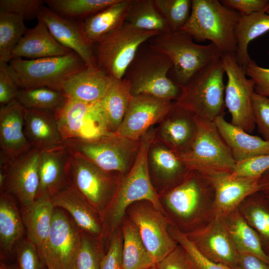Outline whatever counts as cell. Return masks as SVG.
<instances>
[{"label": "cell", "instance_id": "36", "mask_svg": "<svg viewBox=\"0 0 269 269\" xmlns=\"http://www.w3.org/2000/svg\"><path fill=\"white\" fill-rule=\"evenodd\" d=\"M132 98L129 81L125 78L122 79H114L100 101L111 133H116L119 129Z\"/></svg>", "mask_w": 269, "mask_h": 269}, {"label": "cell", "instance_id": "27", "mask_svg": "<svg viewBox=\"0 0 269 269\" xmlns=\"http://www.w3.org/2000/svg\"><path fill=\"white\" fill-rule=\"evenodd\" d=\"M37 19L38 22L35 26L28 29L13 49L11 59L22 58L33 60L64 56L74 52L60 44L41 19L38 16Z\"/></svg>", "mask_w": 269, "mask_h": 269}, {"label": "cell", "instance_id": "51", "mask_svg": "<svg viewBox=\"0 0 269 269\" xmlns=\"http://www.w3.org/2000/svg\"><path fill=\"white\" fill-rule=\"evenodd\" d=\"M19 88L8 63H0V105H6L16 99Z\"/></svg>", "mask_w": 269, "mask_h": 269}, {"label": "cell", "instance_id": "58", "mask_svg": "<svg viewBox=\"0 0 269 269\" xmlns=\"http://www.w3.org/2000/svg\"><path fill=\"white\" fill-rule=\"evenodd\" d=\"M156 266H155V267H152V268H150V269H156Z\"/></svg>", "mask_w": 269, "mask_h": 269}, {"label": "cell", "instance_id": "41", "mask_svg": "<svg viewBox=\"0 0 269 269\" xmlns=\"http://www.w3.org/2000/svg\"><path fill=\"white\" fill-rule=\"evenodd\" d=\"M24 20L15 14L0 12V63L9 62L13 49L28 30Z\"/></svg>", "mask_w": 269, "mask_h": 269}, {"label": "cell", "instance_id": "39", "mask_svg": "<svg viewBox=\"0 0 269 269\" xmlns=\"http://www.w3.org/2000/svg\"><path fill=\"white\" fill-rule=\"evenodd\" d=\"M119 0H45L44 4L59 16L80 22Z\"/></svg>", "mask_w": 269, "mask_h": 269}, {"label": "cell", "instance_id": "2", "mask_svg": "<svg viewBox=\"0 0 269 269\" xmlns=\"http://www.w3.org/2000/svg\"><path fill=\"white\" fill-rule=\"evenodd\" d=\"M154 136V132L149 130L141 137L135 161L130 170L121 176L116 193L102 219V239L106 247L113 233L121 227L127 208L133 203L149 201L164 214L147 167V149Z\"/></svg>", "mask_w": 269, "mask_h": 269}, {"label": "cell", "instance_id": "13", "mask_svg": "<svg viewBox=\"0 0 269 269\" xmlns=\"http://www.w3.org/2000/svg\"><path fill=\"white\" fill-rule=\"evenodd\" d=\"M221 58L227 77L224 100L231 117V123L251 134L256 127L252 107L255 82L247 78L235 54H222Z\"/></svg>", "mask_w": 269, "mask_h": 269}, {"label": "cell", "instance_id": "55", "mask_svg": "<svg viewBox=\"0 0 269 269\" xmlns=\"http://www.w3.org/2000/svg\"><path fill=\"white\" fill-rule=\"evenodd\" d=\"M259 183L260 186V192L269 203V169L261 176Z\"/></svg>", "mask_w": 269, "mask_h": 269}, {"label": "cell", "instance_id": "49", "mask_svg": "<svg viewBox=\"0 0 269 269\" xmlns=\"http://www.w3.org/2000/svg\"><path fill=\"white\" fill-rule=\"evenodd\" d=\"M252 107L258 131L263 138L269 140V97L255 92L252 97Z\"/></svg>", "mask_w": 269, "mask_h": 269}, {"label": "cell", "instance_id": "12", "mask_svg": "<svg viewBox=\"0 0 269 269\" xmlns=\"http://www.w3.org/2000/svg\"><path fill=\"white\" fill-rule=\"evenodd\" d=\"M126 216L137 227L147 251L156 265L178 246L169 234L168 218L151 202L141 200L133 203L127 208Z\"/></svg>", "mask_w": 269, "mask_h": 269}, {"label": "cell", "instance_id": "45", "mask_svg": "<svg viewBox=\"0 0 269 269\" xmlns=\"http://www.w3.org/2000/svg\"><path fill=\"white\" fill-rule=\"evenodd\" d=\"M168 231L171 237L187 251L198 269H237L208 260L198 251L184 233L170 223Z\"/></svg>", "mask_w": 269, "mask_h": 269}, {"label": "cell", "instance_id": "42", "mask_svg": "<svg viewBox=\"0 0 269 269\" xmlns=\"http://www.w3.org/2000/svg\"><path fill=\"white\" fill-rule=\"evenodd\" d=\"M105 247L101 239L82 231L79 251L69 269H100Z\"/></svg>", "mask_w": 269, "mask_h": 269}, {"label": "cell", "instance_id": "1", "mask_svg": "<svg viewBox=\"0 0 269 269\" xmlns=\"http://www.w3.org/2000/svg\"><path fill=\"white\" fill-rule=\"evenodd\" d=\"M214 190L203 173L190 170L176 187L158 195L170 223L186 234L210 222L214 213Z\"/></svg>", "mask_w": 269, "mask_h": 269}, {"label": "cell", "instance_id": "38", "mask_svg": "<svg viewBox=\"0 0 269 269\" xmlns=\"http://www.w3.org/2000/svg\"><path fill=\"white\" fill-rule=\"evenodd\" d=\"M125 22L136 28L165 33L171 31L154 0H131Z\"/></svg>", "mask_w": 269, "mask_h": 269}, {"label": "cell", "instance_id": "30", "mask_svg": "<svg viewBox=\"0 0 269 269\" xmlns=\"http://www.w3.org/2000/svg\"><path fill=\"white\" fill-rule=\"evenodd\" d=\"M24 131L32 147L40 150L63 143L53 112L24 108Z\"/></svg>", "mask_w": 269, "mask_h": 269}, {"label": "cell", "instance_id": "52", "mask_svg": "<svg viewBox=\"0 0 269 269\" xmlns=\"http://www.w3.org/2000/svg\"><path fill=\"white\" fill-rule=\"evenodd\" d=\"M246 74L255 82L256 94L269 97V68L259 66L251 60L245 68Z\"/></svg>", "mask_w": 269, "mask_h": 269}, {"label": "cell", "instance_id": "8", "mask_svg": "<svg viewBox=\"0 0 269 269\" xmlns=\"http://www.w3.org/2000/svg\"><path fill=\"white\" fill-rule=\"evenodd\" d=\"M63 143L72 152L83 156L102 169L121 175L133 167L140 147V140H134L116 133L91 139L67 140Z\"/></svg>", "mask_w": 269, "mask_h": 269}, {"label": "cell", "instance_id": "23", "mask_svg": "<svg viewBox=\"0 0 269 269\" xmlns=\"http://www.w3.org/2000/svg\"><path fill=\"white\" fill-rule=\"evenodd\" d=\"M32 148L24 131V108L15 99L0 108V159L10 162Z\"/></svg>", "mask_w": 269, "mask_h": 269}, {"label": "cell", "instance_id": "10", "mask_svg": "<svg viewBox=\"0 0 269 269\" xmlns=\"http://www.w3.org/2000/svg\"><path fill=\"white\" fill-rule=\"evenodd\" d=\"M197 131L190 149L178 155L190 170L203 174L232 173L235 165L232 153L213 121L196 116Z\"/></svg>", "mask_w": 269, "mask_h": 269}, {"label": "cell", "instance_id": "14", "mask_svg": "<svg viewBox=\"0 0 269 269\" xmlns=\"http://www.w3.org/2000/svg\"><path fill=\"white\" fill-rule=\"evenodd\" d=\"M64 141L91 139L111 133L100 101L87 103L66 98L55 113Z\"/></svg>", "mask_w": 269, "mask_h": 269}, {"label": "cell", "instance_id": "9", "mask_svg": "<svg viewBox=\"0 0 269 269\" xmlns=\"http://www.w3.org/2000/svg\"><path fill=\"white\" fill-rule=\"evenodd\" d=\"M68 174L69 184L84 197L102 221L116 193L122 175L105 171L83 156L72 152Z\"/></svg>", "mask_w": 269, "mask_h": 269}, {"label": "cell", "instance_id": "28", "mask_svg": "<svg viewBox=\"0 0 269 269\" xmlns=\"http://www.w3.org/2000/svg\"><path fill=\"white\" fill-rule=\"evenodd\" d=\"M16 201L9 194H0V260L15 261V249L25 230Z\"/></svg>", "mask_w": 269, "mask_h": 269}, {"label": "cell", "instance_id": "32", "mask_svg": "<svg viewBox=\"0 0 269 269\" xmlns=\"http://www.w3.org/2000/svg\"><path fill=\"white\" fill-rule=\"evenodd\" d=\"M55 207L50 198L36 199L31 204L21 207L26 237L40 252L48 236Z\"/></svg>", "mask_w": 269, "mask_h": 269}, {"label": "cell", "instance_id": "29", "mask_svg": "<svg viewBox=\"0 0 269 269\" xmlns=\"http://www.w3.org/2000/svg\"><path fill=\"white\" fill-rule=\"evenodd\" d=\"M236 162L259 155L269 154V140L253 135L227 122L224 116L214 121Z\"/></svg>", "mask_w": 269, "mask_h": 269}, {"label": "cell", "instance_id": "24", "mask_svg": "<svg viewBox=\"0 0 269 269\" xmlns=\"http://www.w3.org/2000/svg\"><path fill=\"white\" fill-rule=\"evenodd\" d=\"M71 156V152L64 143L40 150L36 199L51 198L69 184L68 169Z\"/></svg>", "mask_w": 269, "mask_h": 269}, {"label": "cell", "instance_id": "26", "mask_svg": "<svg viewBox=\"0 0 269 269\" xmlns=\"http://www.w3.org/2000/svg\"><path fill=\"white\" fill-rule=\"evenodd\" d=\"M114 80L98 68L86 67L65 81L60 91L68 99L97 103L103 98Z\"/></svg>", "mask_w": 269, "mask_h": 269}, {"label": "cell", "instance_id": "18", "mask_svg": "<svg viewBox=\"0 0 269 269\" xmlns=\"http://www.w3.org/2000/svg\"><path fill=\"white\" fill-rule=\"evenodd\" d=\"M173 102L147 94L133 96L116 134L134 140H139L151 127L161 121Z\"/></svg>", "mask_w": 269, "mask_h": 269}, {"label": "cell", "instance_id": "35", "mask_svg": "<svg viewBox=\"0 0 269 269\" xmlns=\"http://www.w3.org/2000/svg\"><path fill=\"white\" fill-rule=\"evenodd\" d=\"M223 218L238 252L252 253L269 264V255L264 250L259 236L238 209L234 210Z\"/></svg>", "mask_w": 269, "mask_h": 269}, {"label": "cell", "instance_id": "21", "mask_svg": "<svg viewBox=\"0 0 269 269\" xmlns=\"http://www.w3.org/2000/svg\"><path fill=\"white\" fill-rule=\"evenodd\" d=\"M214 190L215 217H224L238 209L250 195L260 191L259 179L234 176L231 173L212 172L204 174Z\"/></svg>", "mask_w": 269, "mask_h": 269}, {"label": "cell", "instance_id": "50", "mask_svg": "<svg viewBox=\"0 0 269 269\" xmlns=\"http://www.w3.org/2000/svg\"><path fill=\"white\" fill-rule=\"evenodd\" d=\"M156 267V269H198L187 251L179 244Z\"/></svg>", "mask_w": 269, "mask_h": 269}, {"label": "cell", "instance_id": "34", "mask_svg": "<svg viewBox=\"0 0 269 269\" xmlns=\"http://www.w3.org/2000/svg\"><path fill=\"white\" fill-rule=\"evenodd\" d=\"M269 31V13L264 11L241 15L236 28L238 64L245 69L252 60L248 53L249 44Z\"/></svg>", "mask_w": 269, "mask_h": 269}, {"label": "cell", "instance_id": "47", "mask_svg": "<svg viewBox=\"0 0 269 269\" xmlns=\"http://www.w3.org/2000/svg\"><path fill=\"white\" fill-rule=\"evenodd\" d=\"M44 4L42 0H0V12L13 13L31 20L37 18L39 9Z\"/></svg>", "mask_w": 269, "mask_h": 269}, {"label": "cell", "instance_id": "40", "mask_svg": "<svg viewBox=\"0 0 269 269\" xmlns=\"http://www.w3.org/2000/svg\"><path fill=\"white\" fill-rule=\"evenodd\" d=\"M15 100L24 108L55 113L66 98L60 91L48 87L19 89Z\"/></svg>", "mask_w": 269, "mask_h": 269}, {"label": "cell", "instance_id": "25", "mask_svg": "<svg viewBox=\"0 0 269 269\" xmlns=\"http://www.w3.org/2000/svg\"><path fill=\"white\" fill-rule=\"evenodd\" d=\"M50 199L53 206L66 212L82 232L102 240L100 217L73 186L68 184Z\"/></svg>", "mask_w": 269, "mask_h": 269}, {"label": "cell", "instance_id": "19", "mask_svg": "<svg viewBox=\"0 0 269 269\" xmlns=\"http://www.w3.org/2000/svg\"><path fill=\"white\" fill-rule=\"evenodd\" d=\"M185 235L208 260L237 268L239 252L230 237L223 217H214L205 226Z\"/></svg>", "mask_w": 269, "mask_h": 269}, {"label": "cell", "instance_id": "44", "mask_svg": "<svg viewBox=\"0 0 269 269\" xmlns=\"http://www.w3.org/2000/svg\"><path fill=\"white\" fill-rule=\"evenodd\" d=\"M15 261L18 269H48L37 247L27 237L16 245Z\"/></svg>", "mask_w": 269, "mask_h": 269}, {"label": "cell", "instance_id": "56", "mask_svg": "<svg viewBox=\"0 0 269 269\" xmlns=\"http://www.w3.org/2000/svg\"><path fill=\"white\" fill-rule=\"evenodd\" d=\"M0 269H18L15 261L6 262L0 260Z\"/></svg>", "mask_w": 269, "mask_h": 269}, {"label": "cell", "instance_id": "20", "mask_svg": "<svg viewBox=\"0 0 269 269\" xmlns=\"http://www.w3.org/2000/svg\"><path fill=\"white\" fill-rule=\"evenodd\" d=\"M197 131L195 115L174 101L169 111L156 125L155 137L180 155L190 149Z\"/></svg>", "mask_w": 269, "mask_h": 269}, {"label": "cell", "instance_id": "15", "mask_svg": "<svg viewBox=\"0 0 269 269\" xmlns=\"http://www.w3.org/2000/svg\"><path fill=\"white\" fill-rule=\"evenodd\" d=\"M82 231L63 209L55 207L47 239L40 253L57 269H69L79 251Z\"/></svg>", "mask_w": 269, "mask_h": 269}, {"label": "cell", "instance_id": "54", "mask_svg": "<svg viewBox=\"0 0 269 269\" xmlns=\"http://www.w3.org/2000/svg\"><path fill=\"white\" fill-rule=\"evenodd\" d=\"M237 269H269V264L252 253H239Z\"/></svg>", "mask_w": 269, "mask_h": 269}, {"label": "cell", "instance_id": "31", "mask_svg": "<svg viewBox=\"0 0 269 269\" xmlns=\"http://www.w3.org/2000/svg\"><path fill=\"white\" fill-rule=\"evenodd\" d=\"M131 2V0H119L80 22L84 35L93 46L123 25Z\"/></svg>", "mask_w": 269, "mask_h": 269}, {"label": "cell", "instance_id": "46", "mask_svg": "<svg viewBox=\"0 0 269 269\" xmlns=\"http://www.w3.org/2000/svg\"><path fill=\"white\" fill-rule=\"evenodd\" d=\"M269 169V154L257 155L236 163L234 176L260 179Z\"/></svg>", "mask_w": 269, "mask_h": 269}, {"label": "cell", "instance_id": "33", "mask_svg": "<svg viewBox=\"0 0 269 269\" xmlns=\"http://www.w3.org/2000/svg\"><path fill=\"white\" fill-rule=\"evenodd\" d=\"M121 227L123 235L122 269H149L156 266L134 224L125 216Z\"/></svg>", "mask_w": 269, "mask_h": 269}, {"label": "cell", "instance_id": "7", "mask_svg": "<svg viewBox=\"0 0 269 269\" xmlns=\"http://www.w3.org/2000/svg\"><path fill=\"white\" fill-rule=\"evenodd\" d=\"M225 74L220 58L193 76L182 88L181 94L175 102L195 116L214 122L224 116Z\"/></svg>", "mask_w": 269, "mask_h": 269}, {"label": "cell", "instance_id": "48", "mask_svg": "<svg viewBox=\"0 0 269 269\" xmlns=\"http://www.w3.org/2000/svg\"><path fill=\"white\" fill-rule=\"evenodd\" d=\"M122 247L123 235L120 227L110 239L101 262L100 269H123Z\"/></svg>", "mask_w": 269, "mask_h": 269}, {"label": "cell", "instance_id": "57", "mask_svg": "<svg viewBox=\"0 0 269 269\" xmlns=\"http://www.w3.org/2000/svg\"><path fill=\"white\" fill-rule=\"evenodd\" d=\"M47 265L48 269H57L53 265L48 262H46Z\"/></svg>", "mask_w": 269, "mask_h": 269}, {"label": "cell", "instance_id": "37", "mask_svg": "<svg viewBox=\"0 0 269 269\" xmlns=\"http://www.w3.org/2000/svg\"><path fill=\"white\" fill-rule=\"evenodd\" d=\"M238 210L259 236L263 248L269 255V203L260 192L247 197Z\"/></svg>", "mask_w": 269, "mask_h": 269}, {"label": "cell", "instance_id": "53", "mask_svg": "<svg viewBox=\"0 0 269 269\" xmlns=\"http://www.w3.org/2000/svg\"><path fill=\"white\" fill-rule=\"evenodd\" d=\"M225 6L236 10L241 15L264 11L269 13V0H221Z\"/></svg>", "mask_w": 269, "mask_h": 269}, {"label": "cell", "instance_id": "11", "mask_svg": "<svg viewBox=\"0 0 269 269\" xmlns=\"http://www.w3.org/2000/svg\"><path fill=\"white\" fill-rule=\"evenodd\" d=\"M160 33L139 29L125 22L120 28L94 45L98 68L114 79H123L140 46Z\"/></svg>", "mask_w": 269, "mask_h": 269}, {"label": "cell", "instance_id": "43", "mask_svg": "<svg viewBox=\"0 0 269 269\" xmlns=\"http://www.w3.org/2000/svg\"><path fill=\"white\" fill-rule=\"evenodd\" d=\"M172 31L180 30L190 15L192 0H154Z\"/></svg>", "mask_w": 269, "mask_h": 269}, {"label": "cell", "instance_id": "5", "mask_svg": "<svg viewBox=\"0 0 269 269\" xmlns=\"http://www.w3.org/2000/svg\"><path fill=\"white\" fill-rule=\"evenodd\" d=\"M145 43L139 48L124 77L130 84L132 95L147 94L176 101L182 88L168 76L172 62Z\"/></svg>", "mask_w": 269, "mask_h": 269}, {"label": "cell", "instance_id": "4", "mask_svg": "<svg viewBox=\"0 0 269 269\" xmlns=\"http://www.w3.org/2000/svg\"><path fill=\"white\" fill-rule=\"evenodd\" d=\"M241 15L220 0H192L190 15L180 30L197 41H211L222 54H235L236 28Z\"/></svg>", "mask_w": 269, "mask_h": 269}, {"label": "cell", "instance_id": "3", "mask_svg": "<svg viewBox=\"0 0 269 269\" xmlns=\"http://www.w3.org/2000/svg\"><path fill=\"white\" fill-rule=\"evenodd\" d=\"M147 42L170 59L173 65L171 80L181 88L197 73L219 60L222 54L213 43L198 44L182 30L160 33Z\"/></svg>", "mask_w": 269, "mask_h": 269}, {"label": "cell", "instance_id": "22", "mask_svg": "<svg viewBox=\"0 0 269 269\" xmlns=\"http://www.w3.org/2000/svg\"><path fill=\"white\" fill-rule=\"evenodd\" d=\"M37 16L44 22L54 38L77 54L87 67L98 68L94 46L84 35L80 22L59 16L44 4L40 7Z\"/></svg>", "mask_w": 269, "mask_h": 269}, {"label": "cell", "instance_id": "16", "mask_svg": "<svg viewBox=\"0 0 269 269\" xmlns=\"http://www.w3.org/2000/svg\"><path fill=\"white\" fill-rule=\"evenodd\" d=\"M40 151L32 147L11 162L0 163V174L4 177L0 191L11 195L21 207L28 206L36 199L39 186Z\"/></svg>", "mask_w": 269, "mask_h": 269}, {"label": "cell", "instance_id": "6", "mask_svg": "<svg viewBox=\"0 0 269 269\" xmlns=\"http://www.w3.org/2000/svg\"><path fill=\"white\" fill-rule=\"evenodd\" d=\"M8 65L19 89L48 87L60 91L65 81L87 67L74 52L33 60L15 58Z\"/></svg>", "mask_w": 269, "mask_h": 269}, {"label": "cell", "instance_id": "17", "mask_svg": "<svg viewBox=\"0 0 269 269\" xmlns=\"http://www.w3.org/2000/svg\"><path fill=\"white\" fill-rule=\"evenodd\" d=\"M146 160L148 176L158 195L180 184L190 170L176 152L155 136L148 147Z\"/></svg>", "mask_w": 269, "mask_h": 269}]
</instances>
